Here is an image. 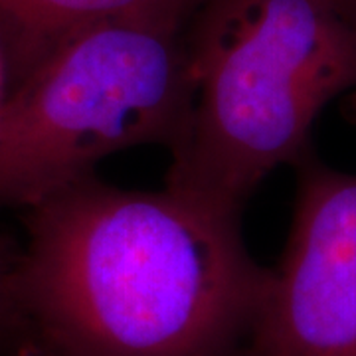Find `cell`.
I'll use <instances>...</instances> for the list:
<instances>
[{
	"label": "cell",
	"mask_w": 356,
	"mask_h": 356,
	"mask_svg": "<svg viewBox=\"0 0 356 356\" xmlns=\"http://www.w3.org/2000/svg\"><path fill=\"white\" fill-rule=\"evenodd\" d=\"M240 218L83 178L28 208L20 318L51 356H238L269 277Z\"/></svg>",
	"instance_id": "6da1fadb"
},
{
	"label": "cell",
	"mask_w": 356,
	"mask_h": 356,
	"mask_svg": "<svg viewBox=\"0 0 356 356\" xmlns=\"http://www.w3.org/2000/svg\"><path fill=\"white\" fill-rule=\"evenodd\" d=\"M186 44L188 107L166 186L229 214L275 168L307 159L325 107L356 91L344 0H204Z\"/></svg>",
	"instance_id": "7a4b0ae2"
},
{
	"label": "cell",
	"mask_w": 356,
	"mask_h": 356,
	"mask_svg": "<svg viewBox=\"0 0 356 356\" xmlns=\"http://www.w3.org/2000/svg\"><path fill=\"white\" fill-rule=\"evenodd\" d=\"M180 26L109 22L67 40L0 105V208H32L111 154L177 140L188 107Z\"/></svg>",
	"instance_id": "3957f363"
},
{
	"label": "cell",
	"mask_w": 356,
	"mask_h": 356,
	"mask_svg": "<svg viewBox=\"0 0 356 356\" xmlns=\"http://www.w3.org/2000/svg\"><path fill=\"white\" fill-rule=\"evenodd\" d=\"M289 236L238 356H356V175L297 165Z\"/></svg>",
	"instance_id": "277c9868"
},
{
	"label": "cell",
	"mask_w": 356,
	"mask_h": 356,
	"mask_svg": "<svg viewBox=\"0 0 356 356\" xmlns=\"http://www.w3.org/2000/svg\"><path fill=\"white\" fill-rule=\"evenodd\" d=\"M204 0H0V50L8 89L67 40L95 26L149 20L180 26Z\"/></svg>",
	"instance_id": "5b68a950"
},
{
	"label": "cell",
	"mask_w": 356,
	"mask_h": 356,
	"mask_svg": "<svg viewBox=\"0 0 356 356\" xmlns=\"http://www.w3.org/2000/svg\"><path fill=\"white\" fill-rule=\"evenodd\" d=\"M14 264L0 243V341L22 321L14 295Z\"/></svg>",
	"instance_id": "8992f818"
},
{
	"label": "cell",
	"mask_w": 356,
	"mask_h": 356,
	"mask_svg": "<svg viewBox=\"0 0 356 356\" xmlns=\"http://www.w3.org/2000/svg\"><path fill=\"white\" fill-rule=\"evenodd\" d=\"M6 91H8V77H6V65H4L2 50H0V105L6 97Z\"/></svg>",
	"instance_id": "52a82bcc"
},
{
	"label": "cell",
	"mask_w": 356,
	"mask_h": 356,
	"mask_svg": "<svg viewBox=\"0 0 356 356\" xmlns=\"http://www.w3.org/2000/svg\"><path fill=\"white\" fill-rule=\"evenodd\" d=\"M344 2H346L348 6H353V8H355V10H356V0H344Z\"/></svg>",
	"instance_id": "ba28073f"
}]
</instances>
